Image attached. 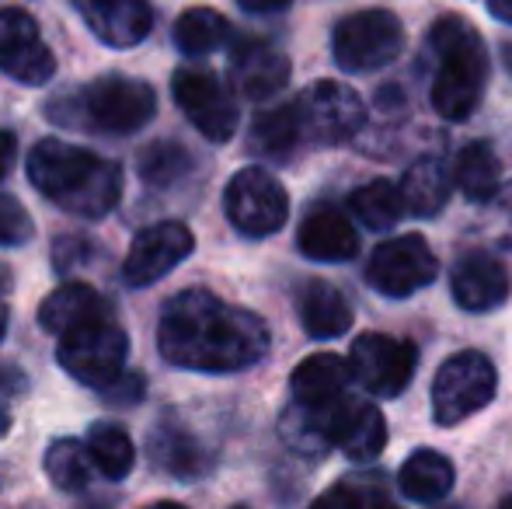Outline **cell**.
<instances>
[{"label": "cell", "instance_id": "obj_1", "mask_svg": "<svg viewBox=\"0 0 512 509\" xmlns=\"http://www.w3.org/2000/svg\"><path fill=\"white\" fill-rule=\"evenodd\" d=\"M157 346L164 360L182 370L237 374L265 360L272 335L255 311L227 304L209 290H185L164 304Z\"/></svg>", "mask_w": 512, "mask_h": 509}, {"label": "cell", "instance_id": "obj_2", "mask_svg": "<svg viewBox=\"0 0 512 509\" xmlns=\"http://www.w3.org/2000/svg\"><path fill=\"white\" fill-rule=\"evenodd\" d=\"M28 182L67 213L98 220L122 196V168L67 140H42L28 154Z\"/></svg>", "mask_w": 512, "mask_h": 509}, {"label": "cell", "instance_id": "obj_3", "mask_svg": "<svg viewBox=\"0 0 512 509\" xmlns=\"http://www.w3.org/2000/svg\"><path fill=\"white\" fill-rule=\"evenodd\" d=\"M429 46L436 53V77H432V109L446 123H464L485 98L488 84V49L478 28L460 14H443L432 21Z\"/></svg>", "mask_w": 512, "mask_h": 509}, {"label": "cell", "instance_id": "obj_4", "mask_svg": "<svg viewBox=\"0 0 512 509\" xmlns=\"http://www.w3.org/2000/svg\"><path fill=\"white\" fill-rule=\"evenodd\" d=\"M331 53L345 74H373L405 53V25L398 14L380 7L356 11L335 25Z\"/></svg>", "mask_w": 512, "mask_h": 509}, {"label": "cell", "instance_id": "obj_5", "mask_svg": "<svg viewBox=\"0 0 512 509\" xmlns=\"http://www.w3.org/2000/svg\"><path fill=\"white\" fill-rule=\"evenodd\" d=\"M126 353H129L126 332L108 314H102V318H91L84 325L63 332L56 360H60V367L74 381L102 391V387H108L126 370Z\"/></svg>", "mask_w": 512, "mask_h": 509}, {"label": "cell", "instance_id": "obj_6", "mask_svg": "<svg viewBox=\"0 0 512 509\" xmlns=\"http://www.w3.org/2000/svg\"><path fill=\"white\" fill-rule=\"evenodd\" d=\"M499 391V370L478 349L450 356L432 381V419L439 426H457L488 405Z\"/></svg>", "mask_w": 512, "mask_h": 509}, {"label": "cell", "instance_id": "obj_7", "mask_svg": "<svg viewBox=\"0 0 512 509\" xmlns=\"http://www.w3.org/2000/svg\"><path fill=\"white\" fill-rule=\"evenodd\" d=\"M77 109H81V119H77L81 126L129 136L154 119L157 95L150 84L133 81V77H102L77 95Z\"/></svg>", "mask_w": 512, "mask_h": 509}, {"label": "cell", "instance_id": "obj_8", "mask_svg": "<svg viewBox=\"0 0 512 509\" xmlns=\"http://www.w3.org/2000/svg\"><path fill=\"white\" fill-rule=\"evenodd\" d=\"M223 210L237 234L269 238V234L283 231V224L290 220V196L279 185V178L265 168H244L227 182Z\"/></svg>", "mask_w": 512, "mask_h": 509}, {"label": "cell", "instance_id": "obj_9", "mask_svg": "<svg viewBox=\"0 0 512 509\" xmlns=\"http://www.w3.org/2000/svg\"><path fill=\"white\" fill-rule=\"evenodd\" d=\"M293 112L304 143H324V147L352 140L366 123L363 98L338 81H317L304 88L293 102Z\"/></svg>", "mask_w": 512, "mask_h": 509}, {"label": "cell", "instance_id": "obj_10", "mask_svg": "<svg viewBox=\"0 0 512 509\" xmlns=\"http://www.w3.org/2000/svg\"><path fill=\"white\" fill-rule=\"evenodd\" d=\"M418 353L411 342H401L384 332H366L352 342L349 377L373 398H398L415 377Z\"/></svg>", "mask_w": 512, "mask_h": 509}, {"label": "cell", "instance_id": "obj_11", "mask_svg": "<svg viewBox=\"0 0 512 509\" xmlns=\"http://www.w3.org/2000/svg\"><path fill=\"white\" fill-rule=\"evenodd\" d=\"M439 262L436 252L422 234H401L391 238L373 252L370 265H366V283L377 293L391 300H405L411 293L425 290L436 279Z\"/></svg>", "mask_w": 512, "mask_h": 509}, {"label": "cell", "instance_id": "obj_12", "mask_svg": "<svg viewBox=\"0 0 512 509\" xmlns=\"http://www.w3.org/2000/svg\"><path fill=\"white\" fill-rule=\"evenodd\" d=\"M171 91H175V102H178V109L185 112V119H189L206 140L227 143L230 136L237 133V102H234V95H230V88L213 70H203V67L175 70Z\"/></svg>", "mask_w": 512, "mask_h": 509}, {"label": "cell", "instance_id": "obj_13", "mask_svg": "<svg viewBox=\"0 0 512 509\" xmlns=\"http://www.w3.org/2000/svg\"><path fill=\"white\" fill-rule=\"evenodd\" d=\"M0 70L18 84H46L56 74L39 25L21 7H0Z\"/></svg>", "mask_w": 512, "mask_h": 509}, {"label": "cell", "instance_id": "obj_14", "mask_svg": "<svg viewBox=\"0 0 512 509\" xmlns=\"http://www.w3.org/2000/svg\"><path fill=\"white\" fill-rule=\"evenodd\" d=\"M192 248H196V238H192L189 227L178 224V220H164V224H154L136 234L126 252V262H122V276H126L129 286H150L168 276L175 265H182L192 255Z\"/></svg>", "mask_w": 512, "mask_h": 509}, {"label": "cell", "instance_id": "obj_15", "mask_svg": "<svg viewBox=\"0 0 512 509\" xmlns=\"http://www.w3.org/2000/svg\"><path fill=\"white\" fill-rule=\"evenodd\" d=\"M324 419H328V443L352 461H373L387 447V422L370 401H352L342 394L338 401L324 405Z\"/></svg>", "mask_w": 512, "mask_h": 509}, {"label": "cell", "instance_id": "obj_16", "mask_svg": "<svg viewBox=\"0 0 512 509\" xmlns=\"http://www.w3.org/2000/svg\"><path fill=\"white\" fill-rule=\"evenodd\" d=\"M450 290L464 311H495L509 300L512 279L509 269L488 252H467L457 258L450 276Z\"/></svg>", "mask_w": 512, "mask_h": 509}, {"label": "cell", "instance_id": "obj_17", "mask_svg": "<svg viewBox=\"0 0 512 509\" xmlns=\"http://www.w3.org/2000/svg\"><path fill=\"white\" fill-rule=\"evenodd\" d=\"M77 14L112 49L140 46L154 28V11L147 0H74Z\"/></svg>", "mask_w": 512, "mask_h": 509}, {"label": "cell", "instance_id": "obj_18", "mask_svg": "<svg viewBox=\"0 0 512 509\" xmlns=\"http://www.w3.org/2000/svg\"><path fill=\"white\" fill-rule=\"evenodd\" d=\"M230 77L234 88L251 102H265L290 81V60L276 46L262 39H244L230 56Z\"/></svg>", "mask_w": 512, "mask_h": 509}, {"label": "cell", "instance_id": "obj_19", "mask_svg": "<svg viewBox=\"0 0 512 509\" xmlns=\"http://www.w3.org/2000/svg\"><path fill=\"white\" fill-rule=\"evenodd\" d=\"M297 245L310 262H349L359 255V234L342 210L317 206L300 224Z\"/></svg>", "mask_w": 512, "mask_h": 509}, {"label": "cell", "instance_id": "obj_20", "mask_svg": "<svg viewBox=\"0 0 512 509\" xmlns=\"http://www.w3.org/2000/svg\"><path fill=\"white\" fill-rule=\"evenodd\" d=\"M349 381L352 377H349V367H345L342 356H335V353L307 356L290 377L293 405H307V408L331 405V401L342 398Z\"/></svg>", "mask_w": 512, "mask_h": 509}, {"label": "cell", "instance_id": "obj_21", "mask_svg": "<svg viewBox=\"0 0 512 509\" xmlns=\"http://www.w3.org/2000/svg\"><path fill=\"white\" fill-rule=\"evenodd\" d=\"M108 314L105 297L88 283H63L60 290H53L39 307V325L53 335H63L70 328L84 325L91 318Z\"/></svg>", "mask_w": 512, "mask_h": 509}, {"label": "cell", "instance_id": "obj_22", "mask_svg": "<svg viewBox=\"0 0 512 509\" xmlns=\"http://www.w3.org/2000/svg\"><path fill=\"white\" fill-rule=\"evenodd\" d=\"M398 192L408 213H415V217H436L450 203V192H453L450 171H446V164L439 157H422V161H415L405 171Z\"/></svg>", "mask_w": 512, "mask_h": 509}, {"label": "cell", "instance_id": "obj_23", "mask_svg": "<svg viewBox=\"0 0 512 509\" xmlns=\"http://www.w3.org/2000/svg\"><path fill=\"white\" fill-rule=\"evenodd\" d=\"M453 478L457 475H453L450 457L439 454V450H415L398 471L401 492H405L411 503H422V506H432L450 496Z\"/></svg>", "mask_w": 512, "mask_h": 509}, {"label": "cell", "instance_id": "obj_24", "mask_svg": "<svg viewBox=\"0 0 512 509\" xmlns=\"http://www.w3.org/2000/svg\"><path fill=\"white\" fill-rule=\"evenodd\" d=\"M300 321L310 339H342L352 328V307L331 283H310L300 297Z\"/></svg>", "mask_w": 512, "mask_h": 509}, {"label": "cell", "instance_id": "obj_25", "mask_svg": "<svg viewBox=\"0 0 512 509\" xmlns=\"http://www.w3.org/2000/svg\"><path fill=\"white\" fill-rule=\"evenodd\" d=\"M457 189L464 192V199L471 203H492L499 196V182H502V164L495 157V150L488 143H467L457 154Z\"/></svg>", "mask_w": 512, "mask_h": 509}, {"label": "cell", "instance_id": "obj_26", "mask_svg": "<svg viewBox=\"0 0 512 509\" xmlns=\"http://www.w3.org/2000/svg\"><path fill=\"white\" fill-rule=\"evenodd\" d=\"M91 457V468L102 471L108 482H122L136 464V447L129 433L115 422H95L88 429V443H84Z\"/></svg>", "mask_w": 512, "mask_h": 509}, {"label": "cell", "instance_id": "obj_27", "mask_svg": "<svg viewBox=\"0 0 512 509\" xmlns=\"http://www.w3.org/2000/svg\"><path fill=\"white\" fill-rule=\"evenodd\" d=\"M349 206H352V217L363 220L370 231H387V227L398 224L401 213H405L398 185L387 182V178H373V182L359 185V189L352 192Z\"/></svg>", "mask_w": 512, "mask_h": 509}, {"label": "cell", "instance_id": "obj_28", "mask_svg": "<svg viewBox=\"0 0 512 509\" xmlns=\"http://www.w3.org/2000/svg\"><path fill=\"white\" fill-rule=\"evenodd\" d=\"M227 18L213 7H192L175 21V46L185 56H206L227 42Z\"/></svg>", "mask_w": 512, "mask_h": 509}, {"label": "cell", "instance_id": "obj_29", "mask_svg": "<svg viewBox=\"0 0 512 509\" xmlns=\"http://www.w3.org/2000/svg\"><path fill=\"white\" fill-rule=\"evenodd\" d=\"M300 143H304V136H300L293 102L262 112L251 126V150H258L262 157H290Z\"/></svg>", "mask_w": 512, "mask_h": 509}, {"label": "cell", "instance_id": "obj_30", "mask_svg": "<svg viewBox=\"0 0 512 509\" xmlns=\"http://www.w3.org/2000/svg\"><path fill=\"white\" fill-rule=\"evenodd\" d=\"M150 457H154L157 468L168 471V475H175V478H196L199 471L206 468V457H203V450H199V443L192 440L189 433L171 429V426H164L154 433Z\"/></svg>", "mask_w": 512, "mask_h": 509}, {"label": "cell", "instance_id": "obj_31", "mask_svg": "<svg viewBox=\"0 0 512 509\" xmlns=\"http://www.w3.org/2000/svg\"><path fill=\"white\" fill-rule=\"evenodd\" d=\"M91 457L84 443L77 440H56L46 450V475L60 492H81L91 482Z\"/></svg>", "mask_w": 512, "mask_h": 509}, {"label": "cell", "instance_id": "obj_32", "mask_svg": "<svg viewBox=\"0 0 512 509\" xmlns=\"http://www.w3.org/2000/svg\"><path fill=\"white\" fill-rule=\"evenodd\" d=\"M192 171V154L171 140H157L140 150V178L150 185H171Z\"/></svg>", "mask_w": 512, "mask_h": 509}, {"label": "cell", "instance_id": "obj_33", "mask_svg": "<svg viewBox=\"0 0 512 509\" xmlns=\"http://www.w3.org/2000/svg\"><path fill=\"white\" fill-rule=\"evenodd\" d=\"M32 234H35V227L25 206L14 196H7V192H0V245L18 248V245H25V241H32Z\"/></svg>", "mask_w": 512, "mask_h": 509}, {"label": "cell", "instance_id": "obj_34", "mask_svg": "<svg viewBox=\"0 0 512 509\" xmlns=\"http://www.w3.org/2000/svg\"><path fill=\"white\" fill-rule=\"evenodd\" d=\"M310 509H366V499L356 485L338 482V485H331L328 492H321Z\"/></svg>", "mask_w": 512, "mask_h": 509}, {"label": "cell", "instance_id": "obj_35", "mask_svg": "<svg viewBox=\"0 0 512 509\" xmlns=\"http://www.w3.org/2000/svg\"><path fill=\"white\" fill-rule=\"evenodd\" d=\"M143 387H147L143 384V377L126 374V370H122L112 384L102 387V394H105V401H112V405H136V401L143 398Z\"/></svg>", "mask_w": 512, "mask_h": 509}, {"label": "cell", "instance_id": "obj_36", "mask_svg": "<svg viewBox=\"0 0 512 509\" xmlns=\"http://www.w3.org/2000/svg\"><path fill=\"white\" fill-rule=\"evenodd\" d=\"M499 241L512 248V185L499 192Z\"/></svg>", "mask_w": 512, "mask_h": 509}, {"label": "cell", "instance_id": "obj_37", "mask_svg": "<svg viewBox=\"0 0 512 509\" xmlns=\"http://www.w3.org/2000/svg\"><path fill=\"white\" fill-rule=\"evenodd\" d=\"M14 154H18V140H14V133H7V129H0V178H4L7 171H11Z\"/></svg>", "mask_w": 512, "mask_h": 509}, {"label": "cell", "instance_id": "obj_38", "mask_svg": "<svg viewBox=\"0 0 512 509\" xmlns=\"http://www.w3.org/2000/svg\"><path fill=\"white\" fill-rule=\"evenodd\" d=\"M237 4L251 14H276V11H283V7H290V0H237Z\"/></svg>", "mask_w": 512, "mask_h": 509}, {"label": "cell", "instance_id": "obj_39", "mask_svg": "<svg viewBox=\"0 0 512 509\" xmlns=\"http://www.w3.org/2000/svg\"><path fill=\"white\" fill-rule=\"evenodd\" d=\"M488 4V11L495 14V18H502V21H509L512 25V0H485Z\"/></svg>", "mask_w": 512, "mask_h": 509}, {"label": "cell", "instance_id": "obj_40", "mask_svg": "<svg viewBox=\"0 0 512 509\" xmlns=\"http://www.w3.org/2000/svg\"><path fill=\"white\" fill-rule=\"evenodd\" d=\"M7 429H11V412H7V405L0 401V436H4Z\"/></svg>", "mask_w": 512, "mask_h": 509}, {"label": "cell", "instance_id": "obj_41", "mask_svg": "<svg viewBox=\"0 0 512 509\" xmlns=\"http://www.w3.org/2000/svg\"><path fill=\"white\" fill-rule=\"evenodd\" d=\"M502 63H506V70H509V77H512V39L502 42Z\"/></svg>", "mask_w": 512, "mask_h": 509}, {"label": "cell", "instance_id": "obj_42", "mask_svg": "<svg viewBox=\"0 0 512 509\" xmlns=\"http://www.w3.org/2000/svg\"><path fill=\"white\" fill-rule=\"evenodd\" d=\"M7 321H11V318H7V307L0 304V339L7 335Z\"/></svg>", "mask_w": 512, "mask_h": 509}, {"label": "cell", "instance_id": "obj_43", "mask_svg": "<svg viewBox=\"0 0 512 509\" xmlns=\"http://www.w3.org/2000/svg\"><path fill=\"white\" fill-rule=\"evenodd\" d=\"M143 509H185L182 503H154V506H143Z\"/></svg>", "mask_w": 512, "mask_h": 509}, {"label": "cell", "instance_id": "obj_44", "mask_svg": "<svg viewBox=\"0 0 512 509\" xmlns=\"http://www.w3.org/2000/svg\"><path fill=\"white\" fill-rule=\"evenodd\" d=\"M499 509H512V496H506V499H502V503H499Z\"/></svg>", "mask_w": 512, "mask_h": 509}, {"label": "cell", "instance_id": "obj_45", "mask_svg": "<svg viewBox=\"0 0 512 509\" xmlns=\"http://www.w3.org/2000/svg\"><path fill=\"white\" fill-rule=\"evenodd\" d=\"M237 509H244V506H237Z\"/></svg>", "mask_w": 512, "mask_h": 509}]
</instances>
